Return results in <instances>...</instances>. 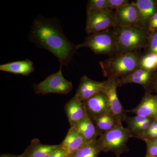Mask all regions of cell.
Instances as JSON below:
<instances>
[{
  "label": "cell",
  "mask_w": 157,
  "mask_h": 157,
  "mask_svg": "<svg viewBox=\"0 0 157 157\" xmlns=\"http://www.w3.org/2000/svg\"><path fill=\"white\" fill-rule=\"evenodd\" d=\"M29 38L37 47L46 49L55 56L60 68L67 67L78 49L77 45L68 40L60 24L54 18L38 16L31 26Z\"/></svg>",
  "instance_id": "obj_1"
},
{
  "label": "cell",
  "mask_w": 157,
  "mask_h": 157,
  "mask_svg": "<svg viewBox=\"0 0 157 157\" xmlns=\"http://www.w3.org/2000/svg\"><path fill=\"white\" fill-rule=\"evenodd\" d=\"M143 52L117 53L99 62L103 75L108 78H123L140 68Z\"/></svg>",
  "instance_id": "obj_2"
},
{
  "label": "cell",
  "mask_w": 157,
  "mask_h": 157,
  "mask_svg": "<svg viewBox=\"0 0 157 157\" xmlns=\"http://www.w3.org/2000/svg\"><path fill=\"white\" fill-rule=\"evenodd\" d=\"M117 39L118 53L140 51L146 47L149 31L137 25L114 28Z\"/></svg>",
  "instance_id": "obj_3"
},
{
  "label": "cell",
  "mask_w": 157,
  "mask_h": 157,
  "mask_svg": "<svg viewBox=\"0 0 157 157\" xmlns=\"http://www.w3.org/2000/svg\"><path fill=\"white\" fill-rule=\"evenodd\" d=\"M82 47L89 48L96 55H115L118 52L114 28L89 34L82 43L77 45L78 49Z\"/></svg>",
  "instance_id": "obj_4"
},
{
  "label": "cell",
  "mask_w": 157,
  "mask_h": 157,
  "mask_svg": "<svg viewBox=\"0 0 157 157\" xmlns=\"http://www.w3.org/2000/svg\"><path fill=\"white\" fill-rule=\"evenodd\" d=\"M133 137L128 129L123 125H118L112 130L101 134L97 143L101 152H111L116 157H120L128 151L127 146L129 139Z\"/></svg>",
  "instance_id": "obj_5"
},
{
  "label": "cell",
  "mask_w": 157,
  "mask_h": 157,
  "mask_svg": "<svg viewBox=\"0 0 157 157\" xmlns=\"http://www.w3.org/2000/svg\"><path fill=\"white\" fill-rule=\"evenodd\" d=\"M116 27L115 11L106 9L86 11L85 31L88 35Z\"/></svg>",
  "instance_id": "obj_6"
},
{
  "label": "cell",
  "mask_w": 157,
  "mask_h": 157,
  "mask_svg": "<svg viewBox=\"0 0 157 157\" xmlns=\"http://www.w3.org/2000/svg\"><path fill=\"white\" fill-rule=\"evenodd\" d=\"M33 88L36 94H67L72 90L73 86L72 82L64 77L62 68L60 67L56 73L49 75L38 84H34Z\"/></svg>",
  "instance_id": "obj_7"
},
{
  "label": "cell",
  "mask_w": 157,
  "mask_h": 157,
  "mask_svg": "<svg viewBox=\"0 0 157 157\" xmlns=\"http://www.w3.org/2000/svg\"><path fill=\"white\" fill-rule=\"evenodd\" d=\"M104 83L103 92L107 96L109 112L117 121L119 125H122V123L125 121L127 117L126 110L118 98L117 90L119 87L118 78H108Z\"/></svg>",
  "instance_id": "obj_8"
},
{
  "label": "cell",
  "mask_w": 157,
  "mask_h": 157,
  "mask_svg": "<svg viewBox=\"0 0 157 157\" xmlns=\"http://www.w3.org/2000/svg\"><path fill=\"white\" fill-rule=\"evenodd\" d=\"M139 13L134 2L129 3L115 11L117 27L125 28L137 25Z\"/></svg>",
  "instance_id": "obj_9"
},
{
  "label": "cell",
  "mask_w": 157,
  "mask_h": 157,
  "mask_svg": "<svg viewBox=\"0 0 157 157\" xmlns=\"http://www.w3.org/2000/svg\"><path fill=\"white\" fill-rule=\"evenodd\" d=\"M83 102L87 115L90 118L109 112L107 97L103 91L98 93Z\"/></svg>",
  "instance_id": "obj_10"
},
{
  "label": "cell",
  "mask_w": 157,
  "mask_h": 157,
  "mask_svg": "<svg viewBox=\"0 0 157 157\" xmlns=\"http://www.w3.org/2000/svg\"><path fill=\"white\" fill-rule=\"evenodd\" d=\"M103 82L93 80L87 76H83L80 78L79 85L75 95L80 101H86L93 96L103 91Z\"/></svg>",
  "instance_id": "obj_11"
},
{
  "label": "cell",
  "mask_w": 157,
  "mask_h": 157,
  "mask_svg": "<svg viewBox=\"0 0 157 157\" xmlns=\"http://www.w3.org/2000/svg\"><path fill=\"white\" fill-rule=\"evenodd\" d=\"M136 115L157 119V95L145 93L139 104L134 109L126 110Z\"/></svg>",
  "instance_id": "obj_12"
},
{
  "label": "cell",
  "mask_w": 157,
  "mask_h": 157,
  "mask_svg": "<svg viewBox=\"0 0 157 157\" xmlns=\"http://www.w3.org/2000/svg\"><path fill=\"white\" fill-rule=\"evenodd\" d=\"M64 109L70 127L74 126L88 115L84 103L76 96L66 103Z\"/></svg>",
  "instance_id": "obj_13"
},
{
  "label": "cell",
  "mask_w": 157,
  "mask_h": 157,
  "mask_svg": "<svg viewBox=\"0 0 157 157\" xmlns=\"http://www.w3.org/2000/svg\"><path fill=\"white\" fill-rule=\"evenodd\" d=\"M139 13L137 26L147 29L150 21L157 12V1L156 0H137L134 2Z\"/></svg>",
  "instance_id": "obj_14"
},
{
  "label": "cell",
  "mask_w": 157,
  "mask_h": 157,
  "mask_svg": "<svg viewBox=\"0 0 157 157\" xmlns=\"http://www.w3.org/2000/svg\"><path fill=\"white\" fill-rule=\"evenodd\" d=\"M153 71L141 67L138 68L128 76L118 78L119 86L129 83H136L142 86L145 90L150 81Z\"/></svg>",
  "instance_id": "obj_15"
},
{
  "label": "cell",
  "mask_w": 157,
  "mask_h": 157,
  "mask_svg": "<svg viewBox=\"0 0 157 157\" xmlns=\"http://www.w3.org/2000/svg\"><path fill=\"white\" fill-rule=\"evenodd\" d=\"M61 144H42L37 138L33 139L30 144L22 154L23 157H47L51 153L60 148Z\"/></svg>",
  "instance_id": "obj_16"
},
{
  "label": "cell",
  "mask_w": 157,
  "mask_h": 157,
  "mask_svg": "<svg viewBox=\"0 0 157 157\" xmlns=\"http://www.w3.org/2000/svg\"><path fill=\"white\" fill-rule=\"evenodd\" d=\"M87 143L83 137L73 127H70L63 142L61 147L71 156L84 144Z\"/></svg>",
  "instance_id": "obj_17"
},
{
  "label": "cell",
  "mask_w": 157,
  "mask_h": 157,
  "mask_svg": "<svg viewBox=\"0 0 157 157\" xmlns=\"http://www.w3.org/2000/svg\"><path fill=\"white\" fill-rule=\"evenodd\" d=\"M72 127L79 133L87 143L98 140V137L100 136L91 118L88 115Z\"/></svg>",
  "instance_id": "obj_18"
},
{
  "label": "cell",
  "mask_w": 157,
  "mask_h": 157,
  "mask_svg": "<svg viewBox=\"0 0 157 157\" xmlns=\"http://www.w3.org/2000/svg\"><path fill=\"white\" fill-rule=\"evenodd\" d=\"M34 69L33 63L29 59L11 62L0 66L1 71L25 76L33 73Z\"/></svg>",
  "instance_id": "obj_19"
},
{
  "label": "cell",
  "mask_w": 157,
  "mask_h": 157,
  "mask_svg": "<svg viewBox=\"0 0 157 157\" xmlns=\"http://www.w3.org/2000/svg\"><path fill=\"white\" fill-rule=\"evenodd\" d=\"M91 118L100 135L119 125L117 121L109 112Z\"/></svg>",
  "instance_id": "obj_20"
},
{
  "label": "cell",
  "mask_w": 157,
  "mask_h": 157,
  "mask_svg": "<svg viewBox=\"0 0 157 157\" xmlns=\"http://www.w3.org/2000/svg\"><path fill=\"white\" fill-rule=\"evenodd\" d=\"M101 152L97 140L84 144L70 157H98Z\"/></svg>",
  "instance_id": "obj_21"
},
{
  "label": "cell",
  "mask_w": 157,
  "mask_h": 157,
  "mask_svg": "<svg viewBox=\"0 0 157 157\" xmlns=\"http://www.w3.org/2000/svg\"><path fill=\"white\" fill-rule=\"evenodd\" d=\"M140 67L154 71L157 68V53L143 52L140 60Z\"/></svg>",
  "instance_id": "obj_22"
},
{
  "label": "cell",
  "mask_w": 157,
  "mask_h": 157,
  "mask_svg": "<svg viewBox=\"0 0 157 157\" xmlns=\"http://www.w3.org/2000/svg\"><path fill=\"white\" fill-rule=\"evenodd\" d=\"M143 52L157 53V30L149 32L147 44Z\"/></svg>",
  "instance_id": "obj_23"
},
{
  "label": "cell",
  "mask_w": 157,
  "mask_h": 157,
  "mask_svg": "<svg viewBox=\"0 0 157 157\" xmlns=\"http://www.w3.org/2000/svg\"><path fill=\"white\" fill-rule=\"evenodd\" d=\"M107 0H90L86 6V11L107 9Z\"/></svg>",
  "instance_id": "obj_24"
},
{
  "label": "cell",
  "mask_w": 157,
  "mask_h": 157,
  "mask_svg": "<svg viewBox=\"0 0 157 157\" xmlns=\"http://www.w3.org/2000/svg\"><path fill=\"white\" fill-rule=\"evenodd\" d=\"M149 117H144L139 115H136L132 117H127L125 121L128 124L127 128L128 130L133 128L134 127L137 126L140 124L147 120Z\"/></svg>",
  "instance_id": "obj_25"
},
{
  "label": "cell",
  "mask_w": 157,
  "mask_h": 157,
  "mask_svg": "<svg viewBox=\"0 0 157 157\" xmlns=\"http://www.w3.org/2000/svg\"><path fill=\"white\" fill-rule=\"evenodd\" d=\"M145 91L146 93L157 95V68L154 70L151 79Z\"/></svg>",
  "instance_id": "obj_26"
},
{
  "label": "cell",
  "mask_w": 157,
  "mask_h": 157,
  "mask_svg": "<svg viewBox=\"0 0 157 157\" xmlns=\"http://www.w3.org/2000/svg\"><path fill=\"white\" fill-rule=\"evenodd\" d=\"M129 3L128 0H107V9L116 11Z\"/></svg>",
  "instance_id": "obj_27"
},
{
  "label": "cell",
  "mask_w": 157,
  "mask_h": 157,
  "mask_svg": "<svg viewBox=\"0 0 157 157\" xmlns=\"http://www.w3.org/2000/svg\"><path fill=\"white\" fill-rule=\"evenodd\" d=\"M147 146L146 156H157V145L152 143L147 140H144Z\"/></svg>",
  "instance_id": "obj_28"
},
{
  "label": "cell",
  "mask_w": 157,
  "mask_h": 157,
  "mask_svg": "<svg viewBox=\"0 0 157 157\" xmlns=\"http://www.w3.org/2000/svg\"><path fill=\"white\" fill-rule=\"evenodd\" d=\"M70 156L67 152L61 148L56 150L55 151L51 153L47 157H68Z\"/></svg>",
  "instance_id": "obj_29"
},
{
  "label": "cell",
  "mask_w": 157,
  "mask_h": 157,
  "mask_svg": "<svg viewBox=\"0 0 157 157\" xmlns=\"http://www.w3.org/2000/svg\"><path fill=\"white\" fill-rule=\"evenodd\" d=\"M147 30L149 32L157 30V12L152 17L150 21Z\"/></svg>",
  "instance_id": "obj_30"
},
{
  "label": "cell",
  "mask_w": 157,
  "mask_h": 157,
  "mask_svg": "<svg viewBox=\"0 0 157 157\" xmlns=\"http://www.w3.org/2000/svg\"><path fill=\"white\" fill-rule=\"evenodd\" d=\"M0 157H23L22 154L20 155H14L10 154H3L0 155Z\"/></svg>",
  "instance_id": "obj_31"
},
{
  "label": "cell",
  "mask_w": 157,
  "mask_h": 157,
  "mask_svg": "<svg viewBox=\"0 0 157 157\" xmlns=\"http://www.w3.org/2000/svg\"><path fill=\"white\" fill-rule=\"evenodd\" d=\"M149 140V141H151V142H152V143L154 144H156V145H157V137H156V138H154V139H151V140Z\"/></svg>",
  "instance_id": "obj_32"
},
{
  "label": "cell",
  "mask_w": 157,
  "mask_h": 157,
  "mask_svg": "<svg viewBox=\"0 0 157 157\" xmlns=\"http://www.w3.org/2000/svg\"><path fill=\"white\" fill-rule=\"evenodd\" d=\"M145 157H157V156H147Z\"/></svg>",
  "instance_id": "obj_33"
},
{
  "label": "cell",
  "mask_w": 157,
  "mask_h": 157,
  "mask_svg": "<svg viewBox=\"0 0 157 157\" xmlns=\"http://www.w3.org/2000/svg\"><path fill=\"white\" fill-rule=\"evenodd\" d=\"M70 157V156H69V157Z\"/></svg>",
  "instance_id": "obj_34"
}]
</instances>
